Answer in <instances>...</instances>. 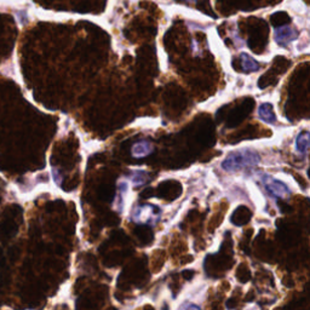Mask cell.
Here are the masks:
<instances>
[{
	"label": "cell",
	"mask_w": 310,
	"mask_h": 310,
	"mask_svg": "<svg viewBox=\"0 0 310 310\" xmlns=\"http://www.w3.org/2000/svg\"><path fill=\"white\" fill-rule=\"evenodd\" d=\"M259 162V155L249 149L234 152L227 156L223 161L222 167L228 172H235V171L246 169V167H253Z\"/></svg>",
	"instance_id": "6da1fadb"
},
{
	"label": "cell",
	"mask_w": 310,
	"mask_h": 310,
	"mask_svg": "<svg viewBox=\"0 0 310 310\" xmlns=\"http://www.w3.org/2000/svg\"><path fill=\"white\" fill-rule=\"evenodd\" d=\"M262 183H263L265 189L269 191L272 195L277 196V198H286L290 195V189L285 183L280 182V181L275 180V178L270 177L268 175L262 176Z\"/></svg>",
	"instance_id": "7a4b0ae2"
},
{
	"label": "cell",
	"mask_w": 310,
	"mask_h": 310,
	"mask_svg": "<svg viewBox=\"0 0 310 310\" xmlns=\"http://www.w3.org/2000/svg\"><path fill=\"white\" fill-rule=\"evenodd\" d=\"M297 38V31L291 27H281L275 31V40L280 45H287L290 41Z\"/></svg>",
	"instance_id": "3957f363"
},
{
	"label": "cell",
	"mask_w": 310,
	"mask_h": 310,
	"mask_svg": "<svg viewBox=\"0 0 310 310\" xmlns=\"http://www.w3.org/2000/svg\"><path fill=\"white\" fill-rule=\"evenodd\" d=\"M310 147V132L308 131H303L297 136L296 140V148L298 153L306 154L308 148Z\"/></svg>",
	"instance_id": "277c9868"
},
{
	"label": "cell",
	"mask_w": 310,
	"mask_h": 310,
	"mask_svg": "<svg viewBox=\"0 0 310 310\" xmlns=\"http://www.w3.org/2000/svg\"><path fill=\"white\" fill-rule=\"evenodd\" d=\"M259 117L263 122L269 123V124H274L277 122V117H275L273 106L270 103H264L259 107Z\"/></svg>",
	"instance_id": "5b68a950"
},
{
	"label": "cell",
	"mask_w": 310,
	"mask_h": 310,
	"mask_svg": "<svg viewBox=\"0 0 310 310\" xmlns=\"http://www.w3.org/2000/svg\"><path fill=\"white\" fill-rule=\"evenodd\" d=\"M241 67L245 72H256L259 69L258 63L254 61L252 57H249L248 54L241 55Z\"/></svg>",
	"instance_id": "8992f818"
},
{
	"label": "cell",
	"mask_w": 310,
	"mask_h": 310,
	"mask_svg": "<svg viewBox=\"0 0 310 310\" xmlns=\"http://www.w3.org/2000/svg\"><path fill=\"white\" fill-rule=\"evenodd\" d=\"M181 310H200V308H199L198 306H195V304H191V303H186L185 306L181 308Z\"/></svg>",
	"instance_id": "52a82bcc"
}]
</instances>
